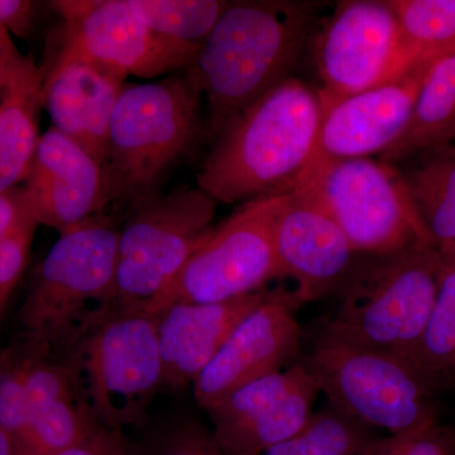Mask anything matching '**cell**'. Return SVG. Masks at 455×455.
Segmentation results:
<instances>
[{
	"label": "cell",
	"mask_w": 455,
	"mask_h": 455,
	"mask_svg": "<svg viewBox=\"0 0 455 455\" xmlns=\"http://www.w3.org/2000/svg\"><path fill=\"white\" fill-rule=\"evenodd\" d=\"M287 193L254 197L212 227L163 295L147 310L155 316L180 302L211 304L243 298L283 278L275 228Z\"/></svg>",
	"instance_id": "obj_9"
},
{
	"label": "cell",
	"mask_w": 455,
	"mask_h": 455,
	"mask_svg": "<svg viewBox=\"0 0 455 455\" xmlns=\"http://www.w3.org/2000/svg\"><path fill=\"white\" fill-rule=\"evenodd\" d=\"M362 455H455V427L442 423L377 438Z\"/></svg>",
	"instance_id": "obj_27"
},
{
	"label": "cell",
	"mask_w": 455,
	"mask_h": 455,
	"mask_svg": "<svg viewBox=\"0 0 455 455\" xmlns=\"http://www.w3.org/2000/svg\"><path fill=\"white\" fill-rule=\"evenodd\" d=\"M25 379L26 364L0 376V427L14 443L25 433L29 421Z\"/></svg>",
	"instance_id": "obj_28"
},
{
	"label": "cell",
	"mask_w": 455,
	"mask_h": 455,
	"mask_svg": "<svg viewBox=\"0 0 455 455\" xmlns=\"http://www.w3.org/2000/svg\"><path fill=\"white\" fill-rule=\"evenodd\" d=\"M322 116L319 90L289 77L228 123L197 188L224 204L290 193L316 154Z\"/></svg>",
	"instance_id": "obj_2"
},
{
	"label": "cell",
	"mask_w": 455,
	"mask_h": 455,
	"mask_svg": "<svg viewBox=\"0 0 455 455\" xmlns=\"http://www.w3.org/2000/svg\"><path fill=\"white\" fill-rule=\"evenodd\" d=\"M455 122V53L434 62L425 75L405 133L382 155L390 164L448 146Z\"/></svg>",
	"instance_id": "obj_20"
},
{
	"label": "cell",
	"mask_w": 455,
	"mask_h": 455,
	"mask_svg": "<svg viewBox=\"0 0 455 455\" xmlns=\"http://www.w3.org/2000/svg\"><path fill=\"white\" fill-rule=\"evenodd\" d=\"M202 94L185 73L125 84L110 119L104 200L133 208L163 196L171 170L205 137Z\"/></svg>",
	"instance_id": "obj_3"
},
{
	"label": "cell",
	"mask_w": 455,
	"mask_h": 455,
	"mask_svg": "<svg viewBox=\"0 0 455 455\" xmlns=\"http://www.w3.org/2000/svg\"><path fill=\"white\" fill-rule=\"evenodd\" d=\"M416 156H420L418 163L403 175L416 211L439 248L455 241V146Z\"/></svg>",
	"instance_id": "obj_22"
},
{
	"label": "cell",
	"mask_w": 455,
	"mask_h": 455,
	"mask_svg": "<svg viewBox=\"0 0 455 455\" xmlns=\"http://www.w3.org/2000/svg\"><path fill=\"white\" fill-rule=\"evenodd\" d=\"M37 3L0 0V26L20 38H28L35 28Z\"/></svg>",
	"instance_id": "obj_32"
},
{
	"label": "cell",
	"mask_w": 455,
	"mask_h": 455,
	"mask_svg": "<svg viewBox=\"0 0 455 455\" xmlns=\"http://www.w3.org/2000/svg\"><path fill=\"white\" fill-rule=\"evenodd\" d=\"M319 392L310 376L276 405L243 423L212 431V438L226 455H262L292 438L307 424Z\"/></svg>",
	"instance_id": "obj_21"
},
{
	"label": "cell",
	"mask_w": 455,
	"mask_h": 455,
	"mask_svg": "<svg viewBox=\"0 0 455 455\" xmlns=\"http://www.w3.org/2000/svg\"><path fill=\"white\" fill-rule=\"evenodd\" d=\"M0 455H20L18 454L16 443L12 439L7 431L0 427Z\"/></svg>",
	"instance_id": "obj_35"
},
{
	"label": "cell",
	"mask_w": 455,
	"mask_h": 455,
	"mask_svg": "<svg viewBox=\"0 0 455 455\" xmlns=\"http://www.w3.org/2000/svg\"><path fill=\"white\" fill-rule=\"evenodd\" d=\"M411 362L436 394L455 392V260L443 259L438 295Z\"/></svg>",
	"instance_id": "obj_23"
},
{
	"label": "cell",
	"mask_w": 455,
	"mask_h": 455,
	"mask_svg": "<svg viewBox=\"0 0 455 455\" xmlns=\"http://www.w3.org/2000/svg\"><path fill=\"white\" fill-rule=\"evenodd\" d=\"M41 71L44 108L53 128L103 166L110 119L127 76L86 60H51Z\"/></svg>",
	"instance_id": "obj_17"
},
{
	"label": "cell",
	"mask_w": 455,
	"mask_h": 455,
	"mask_svg": "<svg viewBox=\"0 0 455 455\" xmlns=\"http://www.w3.org/2000/svg\"><path fill=\"white\" fill-rule=\"evenodd\" d=\"M275 244L283 278H292L300 305L337 291L359 259L315 194L296 185L276 220Z\"/></svg>",
	"instance_id": "obj_14"
},
{
	"label": "cell",
	"mask_w": 455,
	"mask_h": 455,
	"mask_svg": "<svg viewBox=\"0 0 455 455\" xmlns=\"http://www.w3.org/2000/svg\"><path fill=\"white\" fill-rule=\"evenodd\" d=\"M152 31L182 44L203 46L228 3L224 0H127Z\"/></svg>",
	"instance_id": "obj_26"
},
{
	"label": "cell",
	"mask_w": 455,
	"mask_h": 455,
	"mask_svg": "<svg viewBox=\"0 0 455 455\" xmlns=\"http://www.w3.org/2000/svg\"><path fill=\"white\" fill-rule=\"evenodd\" d=\"M214 200L179 188L131 208L119 228L116 311L147 314L212 229Z\"/></svg>",
	"instance_id": "obj_8"
},
{
	"label": "cell",
	"mask_w": 455,
	"mask_h": 455,
	"mask_svg": "<svg viewBox=\"0 0 455 455\" xmlns=\"http://www.w3.org/2000/svg\"><path fill=\"white\" fill-rule=\"evenodd\" d=\"M430 66L416 65L392 82L349 97L319 92L323 116L315 155L348 160L385 154L405 133Z\"/></svg>",
	"instance_id": "obj_15"
},
{
	"label": "cell",
	"mask_w": 455,
	"mask_h": 455,
	"mask_svg": "<svg viewBox=\"0 0 455 455\" xmlns=\"http://www.w3.org/2000/svg\"><path fill=\"white\" fill-rule=\"evenodd\" d=\"M33 220L36 217L25 188H12L0 193V243Z\"/></svg>",
	"instance_id": "obj_31"
},
{
	"label": "cell",
	"mask_w": 455,
	"mask_h": 455,
	"mask_svg": "<svg viewBox=\"0 0 455 455\" xmlns=\"http://www.w3.org/2000/svg\"><path fill=\"white\" fill-rule=\"evenodd\" d=\"M300 307L293 291L268 290L194 382L196 403L209 411L245 383L298 363Z\"/></svg>",
	"instance_id": "obj_13"
},
{
	"label": "cell",
	"mask_w": 455,
	"mask_h": 455,
	"mask_svg": "<svg viewBox=\"0 0 455 455\" xmlns=\"http://www.w3.org/2000/svg\"><path fill=\"white\" fill-rule=\"evenodd\" d=\"M323 3L242 0L228 3L185 76L205 97V139L291 77Z\"/></svg>",
	"instance_id": "obj_1"
},
{
	"label": "cell",
	"mask_w": 455,
	"mask_h": 455,
	"mask_svg": "<svg viewBox=\"0 0 455 455\" xmlns=\"http://www.w3.org/2000/svg\"><path fill=\"white\" fill-rule=\"evenodd\" d=\"M377 438L371 427L329 406L314 412L292 438L262 455H362Z\"/></svg>",
	"instance_id": "obj_25"
},
{
	"label": "cell",
	"mask_w": 455,
	"mask_h": 455,
	"mask_svg": "<svg viewBox=\"0 0 455 455\" xmlns=\"http://www.w3.org/2000/svg\"><path fill=\"white\" fill-rule=\"evenodd\" d=\"M38 224L36 220L28 221L0 243V310L25 271Z\"/></svg>",
	"instance_id": "obj_29"
},
{
	"label": "cell",
	"mask_w": 455,
	"mask_h": 455,
	"mask_svg": "<svg viewBox=\"0 0 455 455\" xmlns=\"http://www.w3.org/2000/svg\"><path fill=\"white\" fill-rule=\"evenodd\" d=\"M410 64L433 65L455 53V0H387Z\"/></svg>",
	"instance_id": "obj_24"
},
{
	"label": "cell",
	"mask_w": 455,
	"mask_h": 455,
	"mask_svg": "<svg viewBox=\"0 0 455 455\" xmlns=\"http://www.w3.org/2000/svg\"><path fill=\"white\" fill-rule=\"evenodd\" d=\"M57 455H128L116 431L99 427L89 439Z\"/></svg>",
	"instance_id": "obj_33"
},
{
	"label": "cell",
	"mask_w": 455,
	"mask_h": 455,
	"mask_svg": "<svg viewBox=\"0 0 455 455\" xmlns=\"http://www.w3.org/2000/svg\"><path fill=\"white\" fill-rule=\"evenodd\" d=\"M118 235L113 217L98 214L61 235L44 257L20 314L42 355L68 361L116 311Z\"/></svg>",
	"instance_id": "obj_4"
},
{
	"label": "cell",
	"mask_w": 455,
	"mask_h": 455,
	"mask_svg": "<svg viewBox=\"0 0 455 455\" xmlns=\"http://www.w3.org/2000/svg\"><path fill=\"white\" fill-rule=\"evenodd\" d=\"M443 259L455 260V241L438 248Z\"/></svg>",
	"instance_id": "obj_36"
},
{
	"label": "cell",
	"mask_w": 455,
	"mask_h": 455,
	"mask_svg": "<svg viewBox=\"0 0 455 455\" xmlns=\"http://www.w3.org/2000/svg\"><path fill=\"white\" fill-rule=\"evenodd\" d=\"M454 143H455V122H454L453 128H451V134H449L448 146L454 145Z\"/></svg>",
	"instance_id": "obj_37"
},
{
	"label": "cell",
	"mask_w": 455,
	"mask_h": 455,
	"mask_svg": "<svg viewBox=\"0 0 455 455\" xmlns=\"http://www.w3.org/2000/svg\"><path fill=\"white\" fill-rule=\"evenodd\" d=\"M313 38L314 61L326 98L376 88L414 68L387 0H343ZM416 66V65H415Z\"/></svg>",
	"instance_id": "obj_12"
},
{
	"label": "cell",
	"mask_w": 455,
	"mask_h": 455,
	"mask_svg": "<svg viewBox=\"0 0 455 455\" xmlns=\"http://www.w3.org/2000/svg\"><path fill=\"white\" fill-rule=\"evenodd\" d=\"M42 71L26 56L0 95V193L20 187L31 171L40 143Z\"/></svg>",
	"instance_id": "obj_19"
},
{
	"label": "cell",
	"mask_w": 455,
	"mask_h": 455,
	"mask_svg": "<svg viewBox=\"0 0 455 455\" xmlns=\"http://www.w3.org/2000/svg\"><path fill=\"white\" fill-rule=\"evenodd\" d=\"M152 455H226L212 434L193 421L175 425L160 440Z\"/></svg>",
	"instance_id": "obj_30"
},
{
	"label": "cell",
	"mask_w": 455,
	"mask_h": 455,
	"mask_svg": "<svg viewBox=\"0 0 455 455\" xmlns=\"http://www.w3.org/2000/svg\"><path fill=\"white\" fill-rule=\"evenodd\" d=\"M299 184L315 194L359 256L438 248L416 211L403 171L382 158L315 155Z\"/></svg>",
	"instance_id": "obj_7"
},
{
	"label": "cell",
	"mask_w": 455,
	"mask_h": 455,
	"mask_svg": "<svg viewBox=\"0 0 455 455\" xmlns=\"http://www.w3.org/2000/svg\"><path fill=\"white\" fill-rule=\"evenodd\" d=\"M70 361L99 424L118 431L140 424L164 387L155 316L113 311L90 331Z\"/></svg>",
	"instance_id": "obj_10"
},
{
	"label": "cell",
	"mask_w": 455,
	"mask_h": 455,
	"mask_svg": "<svg viewBox=\"0 0 455 455\" xmlns=\"http://www.w3.org/2000/svg\"><path fill=\"white\" fill-rule=\"evenodd\" d=\"M442 265L438 248L359 257L319 334L411 361L438 295Z\"/></svg>",
	"instance_id": "obj_5"
},
{
	"label": "cell",
	"mask_w": 455,
	"mask_h": 455,
	"mask_svg": "<svg viewBox=\"0 0 455 455\" xmlns=\"http://www.w3.org/2000/svg\"><path fill=\"white\" fill-rule=\"evenodd\" d=\"M64 22L51 36L46 61L86 60L140 79L185 70L200 47L152 31L127 0L51 2Z\"/></svg>",
	"instance_id": "obj_11"
},
{
	"label": "cell",
	"mask_w": 455,
	"mask_h": 455,
	"mask_svg": "<svg viewBox=\"0 0 455 455\" xmlns=\"http://www.w3.org/2000/svg\"><path fill=\"white\" fill-rule=\"evenodd\" d=\"M267 293L265 289L235 300L211 304L180 302L156 314L164 387H184L196 382L235 326Z\"/></svg>",
	"instance_id": "obj_18"
},
{
	"label": "cell",
	"mask_w": 455,
	"mask_h": 455,
	"mask_svg": "<svg viewBox=\"0 0 455 455\" xmlns=\"http://www.w3.org/2000/svg\"><path fill=\"white\" fill-rule=\"evenodd\" d=\"M329 406L390 435L439 424L438 395L410 359L319 334L301 362Z\"/></svg>",
	"instance_id": "obj_6"
},
{
	"label": "cell",
	"mask_w": 455,
	"mask_h": 455,
	"mask_svg": "<svg viewBox=\"0 0 455 455\" xmlns=\"http://www.w3.org/2000/svg\"><path fill=\"white\" fill-rule=\"evenodd\" d=\"M26 56L18 51L11 33L0 26V95L13 79Z\"/></svg>",
	"instance_id": "obj_34"
},
{
	"label": "cell",
	"mask_w": 455,
	"mask_h": 455,
	"mask_svg": "<svg viewBox=\"0 0 455 455\" xmlns=\"http://www.w3.org/2000/svg\"><path fill=\"white\" fill-rule=\"evenodd\" d=\"M23 188L38 223L60 235L107 208L101 164L53 127L42 134Z\"/></svg>",
	"instance_id": "obj_16"
}]
</instances>
